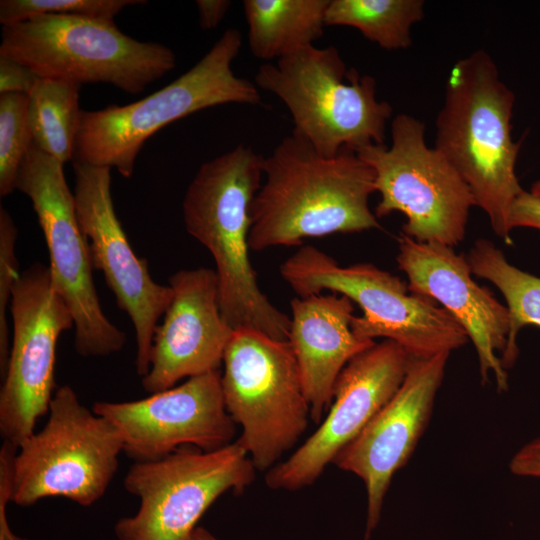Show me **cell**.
Masks as SVG:
<instances>
[{"instance_id":"ac0fdd59","label":"cell","mask_w":540,"mask_h":540,"mask_svg":"<svg viewBox=\"0 0 540 540\" xmlns=\"http://www.w3.org/2000/svg\"><path fill=\"white\" fill-rule=\"evenodd\" d=\"M397 264L408 278L411 293L443 307L466 331L477 352L482 383L494 374L497 390L508 389L500 356L509 333L507 307L472 277L464 254L440 243L418 242L404 234L398 240Z\"/></svg>"},{"instance_id":"484cf974","label":"cell","mask_w":540,"mask_h":540,"mask_svg":"<svg viewBox=\"0 0 540 540\" xmlns=\"http://www.w3.org/2000/svg\"><path fill=\"white\" fill-rule=\"evenodd\" d=\"M142 0H1L0 23L3 26L41 15L80 16L102 20L114 17L126 6Z\"/></svg>"},{"instance_id":"e0dca14e","label":"cell","mask_w":540,"mask_h":540,"mask_svg":"<svg viewBox=\"0 0 540 540\" xmlns=\"http://www.w3.org/2000/svg\"><path fill=\"white\" fill-rule=\"evenodd\" d=\"M449 355L412 359L395 395L333 462L364 483L365 540L370 539L379 524L394 474L409 461L426 430Z\"/></svg>"},{"instance_id":"4dcf8cb0","label":"cell","mask_w":540,"mask_h":540,"mask_svg":"<svg viewBox=\"0 0 540 540\" xmlns=\"http://www.w3.org/2000/svg\"><path fill=\"white\" fill-rule=\"evenodd\" d=\"M512 474L540 478V436L523 445L509 463Z\"/></svg>"},{"instance_id":"8992f818","label":"cell","mask_w":540,"mask_h":540,"mask_svg":"<svg viewBox=\"0 0 540 540\" xmlns=\"http://www.w3.org/2000/svg\"><path fill=\"white\" fill-rule=\"evenodd\" d=\"M299 297L340 293L362 309L351 322L360 338L399 344L412 359L451 353L469 340L463 327L435 301L411 293L398 276L370 263L341 266L327 253L302 246L280 266Z\"/></svg>"},{"instance_id":"d4e9b609","label":"cell","mask_w":540,"mask_h":540,"mask_svg":"<svg viewBox=\"0 0 540 540\" xmlns=\"http://www.w3.org/2000/svg\"><path fill=\"white\" fill-rule=\"evenodd\" d=\"M33 143L28 95L0 94V196L17 189L20 166Z\"/></svg>"},{"instance_id":"4316f807","label":"cell","mask_w":540,"mask_h":540,"mask_svg":"<svg viewBox=\"0 0 540 540\" xmlns=\"http://www.w3.org/2000/svg\"><path fill=\"white\" fill-rule=\"evenodd\" d=\"M17 227L8 213L0 207V375L4 377L10 354L11 335L7 309L11 302L12 288L19 276L15 255Z\"/></svg>"},{"instance_id":"7402d4cb","label":"cell","mask_w":540,"mask_h":540,"mask_svg":"<svg viewBox=\"0 0 540 540\" xmlns=\"http://www.w3.org/2000/svg\"><path fill=\"white\" fill-rule=\"evenodd\" d=\"M466 257L472 274L494 284L506 300L509 333L500 360L507 370L519 355L520 330L528 325L540 327V277L509 263L504 253L484 238L475 241Z\"/></svg>"},{"instance_id":"5b68a950","label":"cell","mask_w":540,"mask_h":540,"mask_svg":"<svg viewBox=\"0 0 540 540\" xmlns=\"http://www.w3.org/2000/svg\"><path fill=\"white\" fill-rule=\"evenodd\" d=\"M254 83L285 104L292 133L324 156L385 144L391 105L377 99L372 76L347 69L334 46L310 45L274 63L265 62Z\"/></svg>"},{"instance_id":"52a82bcc","label":"cell","mask_w":540,"mask_h":540,"mask_svg":"<svg viewBox=\"0 0 540 540\" xmlns=\"http://www.w3.org/2000/svg\"><path fill=\"white\" fill-rule=\"evenodd\" d=\"M0 56L38 77L77 84L106 83L139 94L175 68L174 52L122 33L114 20L41 15L3 26Z\"/></svg>"},{"instance_id":"f1b7e54d","label":"cell","mask_w":540,"mask_h":540,"mask_svg":"<svg viewBox=\"0 0 540 540\" xmlns=\"http://www.w3.org/2000/svg\"><path fill=\"white\" fill-rule=\"evenodd\" d=\"M39 79L40 77L24 64L0 56V94L29 95Z\"/></svg>"},{"instance_id":"d6986e66","label":"cell","mask_w":540,"mask_h":540,"mask_svg":"<svg viewBox=\"0 0 540 540\" xmlns=\"http://www.w3.org/2000/svg\"><path fill=\"white\" fill-rule=\"evenodd\" d=\"M168 285L172 299L155 330L150 368L141 380L150 394L184 378L218 371L235 331L220 311L215 270L181 269L169 277Z\"/></svg>"},{"instance_id":"5bb4252c","label":"cell","mask_w":540,"mask_h":540,"mask_svg":"<svg viewBox=\"0 0 540 540\" xmlns=\"http://www.w3.org/2000/svg\"><path fill=\"white\" fill-rule=\"evenodd\" d=\"M73 170L75 210L91 264L103 273L118 307L134 326L136 372L142 378L149 371L154 333L170 305L172 289L155 282L147 260L133 251L114 210L111 168L73 160Z\"/></svg>"},{"instance_id":"30bf717a","label":"cell","mask_w":540,"mask_h":540,"mask_svg":"<svg viewBox=\"0 0 540 540\" xmlns=\"http://www.w3.org/2000/svg\"><path fill=\"white\" fill-rule=\"evenodd\" d=\"M391 145L356 151L375 174L377 218L405 215L404 235L425 243L457 246L465 238L473 194L456 169L425 141V124L408 114L391 122Z\"/></svg>"},{"instance_id":"1f68e13d","label":"cell","mask_w":540,"mask_h":540,"mask_svg":"<svg viewBox=\"0 0 540 540\" xmlns=\"http://www.w3.org/2000/svg\"><path fill=\"white\" fill-rule=\"evenodd\" d=\"M196 6L199 12V24L204 30L216 28L223 20L231 1L228 0H197Z\"/></svg>"},{"instance_id":"9a60e30c","label":"cell","mask_w":540,"mask_h":540,"mask_svg":"<svg viewBox=\"0 0 540 540\" xmlns=\"http://www.w3.org/2000/svg\"><path fill=\"white\" fill-rule=\"evenodd\" d=\"M411 360L388 339L350 360L336 381L323 423L289 458L267 471L266 485L294 491L313 484L395 395Z\"/></svg>"},{"instance_id":"7c38bea8","label":"cell","mask_w":540,"mask_h":540,"mask_svg":"<svg viewBox=\"0 0 540 540\" xmlns=\"http://www.w3.org/2000/svg\"><path fill=\"white\" fill-rule=\"evenodd\" d=\"M63 163L30 146L18 172L17 189L32 202L49 252L55 290L74 321V348L83 357H103L122 350L125 333L103 313L93 280L89 248L75 210Z\"/></svg>"},{"instance_id":"6da1fadb","label":"cell","mask_w":540,"mask_h":540,"mask_svg":"<svg viewBox=\"0 0 540 540\" xmlns=\"http://www.w3.org/2000/svg\"><path fill=\"white\" fill-rule=\"evenodd\" d=\"M374 192L375 174L356 152L324 156L292 133L265 157L251 204L249 247L258 252L380 228L369 207Z\"/></svg>"},{"instance_id":"7a4b0ae2","label":"cell","mask_w":540,"mask_h":540,"mask_svg":"<svg viewBox=\"0 0 540 540\" xmlns=\"http://www.w3.org/2000/svg\"><path fill=\"white\" fill-rule=\"evenodd\" d=\"M264 160L239 144L203 163L186 190L183 219L186 231L214 259L227 324L288 340L291 318L260 290L249 258L250 210L263 181Z\"/></svg>"},{"instance_id":"d6a6232c","label":"cell","mask_w":540,"mask_h":540,"mask_svg":"<svg viewBox=\"0 0 540 540\" xmlns=\"http://www.w3.org/2000/svg\"><path fill=\"white\" fill-rule=\"evenodd\" d=\"M193 540H219L208 530L197 527L193 534Z\"/></svg>"},{"instance_id":"9c48e42d","label":"cell","mask_w":540,"mask_h":540,"mask_svg":"<svg viewBox=\"0 0 540 540\" xmlns=\"http://www.w3.org/2000/svg\"><path fill=\"white\" fill-rule=\"evenodd\" d=\"M227 412L241 426L237 440L255 469L268 471L298 441L310 407L288 340L235 330L223 358Z\"/></svg>"},{"instance_id":"f546056e","label":"cell","mask_w":540,"mask_h":540,"mask_svg":"<svg viewBox=\"0 0 540 540\" xmlns=\"http://www.w3.org/2000/svg\"><path fill=\"white\" fill-rule=\"evenodd\" d=\"M509 226L511 230L516 227L540 230V197L523 190L511 206Z\"/></svg>"},{"instance_id":"cb8c5ba5","label":"cell","mask_w":540,"mask_h":540,"mask_svg":"<svg viewBox=\"0 0 540 540\" xmlns=\"http://www.w3.org/2000/svg\"><path fill=\"white\" fill-rule=\"evenodd\" d=\"M424 17L422 0H330L327 26L356 28L386 50L411 45V27Z\"/></svg>"},{"instance_id":"3957f363","label":"cell","mask_w":540,"mask_h":540,"mask_svg":"<svg viewBox=\"0 0 540 540\" xmlns=\"http://www.w3.org/2000/svg\"><path fill=\"white\" fill-rule=\"evenodd\" d=\"M514 102L494 60L476 50L452 67L436 118L435 148L460 174L506 245H513L510 209L524 190L515 173L520 142L511 134Z\"/></svg>"},{"instance_id":"83f0119b","label":"cell","mask_w":540,"mask_h":540,"mask_svg":"<svg viewBox=\"0 0 540 540\" xmlns=\"http://www.w3.org/2000/svg\"><path fill=\"white\" fill-rule=\"evenodd\" d=\"M18 448L4 441L0 448V540H27L14 534L7 520V505L13 496V468Z\"/></svg>"},{"instance_id":"277c9868","label":"cell","mask_w":540,"mask_h":540,"mask_svg":"<svg viewBox=\"0 0 540 540\" xmlns=\"http://www.w3.org/2000/svg\"><path fill=\"white\" fill-rule=\"evenodd\" d=\"M241 46V32L229 28L193 67L162 89L128 105L82 110L73 160L116 168L130 178L144 143L161 128L217 105L260 104L255 83L232 69Z\"/></svg>"},{"instance_id":"ffe728a7","label":"cell","mask_w":540,"mask_h":540,"mask_svg":"<svg viewBox=\"0 0 540 540\" xmlns=\"http://www.w3.org/2000/svg\"><path fill=\"white\" fill-rule=\"evenodd\" d=\"M290 306L288 341L298 364L310 418L319 423L331 406L341 371L376 342L353 332L354 306L344 295L298 296Z\"/></svg>"},{"instance_id":"2e32d148","label":"cell","mask_w":540,"mask_h":540,"mask_svg":"<svg viewBox=\"0 0 540 540\" xmlns=\"http://www.w3.org/2000/svg\"><path fill=\"white\" fill-rule=\"evenodd\" d=\"M92 410L116 427L123 452L135 462L157 460L183 446L213 451L234 442L236 423L225 407L219 371L139 400L97 401Z\"/></svg>"},{"instance_id":"44dd1931","label":"cell","mask_w":540,"mask_h":540,"mask_svg":"<svg viewBox=\"0 0 540 540\" xmlns=\"http://www.w3.org/2000/svg\"><path fill=\"white\" fill-rule=\"evenodd\" d=\"M330 0H245L248 45L253 56L271 62L322 37Z\"/></svg>"},{"instance_id":"4fadbf2b","label":"cell","mask_w":540,"mask_h":540,"mask_svg":"<svg viewBox=\"0 0 540 540\" xmlns=\"http://www.w3.org/2000/svg\"><path fill=\"white\" fill-rule=\"evenodd\" d=\"M12 335L0 390V433L19 448L48 414L55 393L56 344L74 327L72 314L55 290L49 267L35 263L12 288Z\"/></svg>"},{"instance_id":"836d02e7","label":"cell","mask_w":540,"mask_h":540,"mask_svg":"<svg viewBox=\"0 0 540 540\" xmlns=\"http://www.w3.org/2000/svg\"><path fill=\"white\" fill-rule=\"evenodd\" d=\"M530 192L536 196L540 197V180L535 181L532 186Z\"/></svg>"},{"instance_id":"ba28073f","label":"cell","mask_w":540,"mask_h":540,"mask_svg":"<svg viewBox=\"0 0 540 540\" xmlns=\"http://www.w3.org/2000/svg\"><path fill=\"white\" fill-rule=\"evenodd\" d=\"M123 441L106 418L84 406L70 385L56 389L48 419L18 448L12 502L31 506L64 497L81 506L106 493L118 469Z\"/></svg>"},{"instance_id":"8fae6325","label":"cell","mask_w":540,"mask_h":540,"mask_svg":"<svg viewBox=\"0 0 540 540\" xmlns=\"http://www.w3.org/2000/svg\"><path fill=\"white\" fill-rule=\"evenodd\" d=\"M255 467L236 440L213 451L183 446L152 461L135 462L123 485L139 499L137 512L120 518L117 540H193L197 522L224 493H241Z\"/></svg>"},{"instance_id":"603a6c76","label":"cell","mask_w":540,"mask_h":540,"mask_svg":"<svg viewBox=\"0 0 540 540\" xmlns=\"http://www.w3.org/2000/svg\"><path fill=\"white\" fill-rule=\"evenodd\" d=\"M80 87L70 81L40 78L28 95V121L33 143L63 164L74 158L82 112L79 108Z\"/></svg>"}]
</instances>
